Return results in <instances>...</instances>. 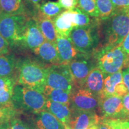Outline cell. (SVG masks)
Wrapping results in <instances>:
<instances>
[{"instance_id":"38","label":"cell","mask_w":129,"mask_h":129,"mask_svg":"<svg viewBox=\"0 0 129 129\" xmlns=\"http://www.w3.org/2000/svg\"><path fill=\"white\" fill-rule=\"evenodd\" d=\"M0 129H12L10 124V121L3 122L0 124Z\"/></svg>"},{"instance_id":"3","label":"cell","mask_w":129,"mask_h":129,"mask_svg":"<svg viewBox=\"0 0 129 129\" xmlns=\"http://www.w3.org/2000/svg\"><path fill=\"white\" fill-rule=\"evenodd\" d=\"M106 20L105 46H119L129 32V16L125 10H120Z\"/></svg>"},{"instance_id":"19","label":"cell","mask_w":129,"mask_h":129,"mask_svg":"<svg viewBox=\"0 0 129 129\" xmlns=\"http://www.w3.org/2000/svg\"><path fill=\"white\" fill-rule=\"evenodd\" d=\"M17 77L0 78V107L13 106L12 98Z\"/></svg>"},{"instance_id":"1","label":"cell","mask_w":129,"mask_h":129,"mask_svg":"<svg viewBox=\"0 0 129 129\" xmlns=\"http://www.w3.org/2000/svg\"><path fill=\"white\" fill-rule=\"evenodd\" d=\"M48 66L43 63L25 59L19 61L17 83L43 93L46 85Z\"/></svg>"},{"instance_id":"16","label":"cell","mask_w":129,"mask_h":129,"mask_svg":"<svg viewBox=\"0 0 129 129\" xmlns=\"http://www.w3.org/2000/svg\"><path fill=\"white\" fill-rule=\"evenodd\" d=\"M32 114L29 121L37 129H65L62 122L46 110Z\"/></svg>"},{"instance_id":"36","label":"cell","mask_w":129,"mask_h":129,"mask_svg":"<svg viewBox=\"0 0 129 129\" xmlns=\"http://www.w3.org/2000/svg\"><path fill=\"white\" fill-rule=\"evenodd\" d=\"M122 50L124 51V52L125 53L126 55L129 54V32L128 34L126 35V37L124 38L122 40V43L120 44Z\"/></svg>"},{"instance_id":"23","label":"cell","mask_w":129,"mask_h":129,"mask_svg":"<svg viewBox=\"0 0 129 129\" xmlns=\"http://www.w3.org/2000/svg\"><path fill=\"white\" fill-rule=\"evenodd\" d=\"M0 12L11 15L28 16V9L24 0H0Z\"/></svg>"},{"instance_id":"15","label":"cell","mask_w":129,"mask_h":129,"mask_svg":"<svg viewBox=\"0 0 129 129\" xmlns=\"http://www.w3.org/2000/svg\"><path fill=\"white\" fill-rule=\"evenodd\" d=\"M56 46L60 64H68L83 54L77 50L69 37L57 35Z\"/></svg>"},{"instance_id":"21","label":"cell","mask_w":129,"mask_h":129,"mask_svg":"<svg viewBox=\"0 0 129 129\" xmlns=\"http://www.w3.org/2000/svg\"><path fill=\"white\" fill-rule=\"evenodd\" d=\"M105 75L98 67L91 69L85 80L84 85L81 87L89 90L94 94L99 96L103 90Z\"/></svg>"},{"instance_id":"17","label":"cell","mask_w":129,"mask_h":129,"mask_svg":"<svg viewBox=\"0 0 129 129\" xmlns=\"http://www.w3.org/2000/svg\"><path fill=\"white\" fill-rule=\"evenodd\" d=\"M33 52L38 59L43 63L50 65L60 64L56 43L45 41Z\"/></svg>"},{"instance_id":"27","label":"cell","mask_w":129,"mask_h":129,"mask_svg":"<svg viewBox=\"0 0 129 129\" xmlns=\"http://www.w3.org/2000/svg\"><path fill=\"white\" fill-rule=\"evenodd\" d=\"M77 7L88 16L99 17V13L95 0H78Z\"/></svg>"},{"instance_id":"12","label":"cell","mask_w":129,"mask_h":129,"mask_svg":"<svg viewBox=\"0 0 129 129\" xmlns=\"http://www.w3.org/2000/svg\"><path fill=\"white\" fill-rule=\"evenodd\" d=\"M71 110V114L67 125L71 129H87L90 125L97 124L102 120V117L95 111Z\"/></svg>"},{"instance_id":"6","label":"cell","mask_w":129,"mask_h":129,"mask_svg":"<svg viewBox=\"0 0 129 129\" xmlns=\"http://www.w3.org/2000/svg\"><path fill=\"white\" fill-rule=\"evenodd\" d=\"M46 85L71 93L75 85L68 64L48 66Z\"/></svg>"},{"instance_id":"40","label":"cell","mask_w":129,"mask_h":129,"mask_svg":"<svg viewBox=\"0 0 129 129\" xmlns=\"http://www.w3.org/2000/svg\"><path fill=\"white\" fill-rule=\"evenodd\" d=\"M98 129H109L105 124H104L102 121L98 123Z\"/></svg>"},{"instance_id":"18","label":"cell","mask_w":129,"mask_h":129,"mask_svg":"<svg viewBox=\"0 0 129 129\" xmlns=\"http://www.w3.org/2000/svg\"><path fill=\"white\" fill-rule=\"evenodd\" d=\"M32 19L34 20L46 41L56 43L57 34L53 19L43 16L38 11L34 14Z\"/></svg>"},{"instance_id":"4","label":"cell","mask_w":129,"mask_h":129,"mask_svg":"<svg viewBox=\"0 0 129 129\" xmlns=\"http://www.w3.org/2000/svg\"><path fill=\"white\" fill-rule=\"evenodd\" d=\"M126 56L120 45L105 46L96 54L98 67L105 75L115 73L123 68Z\"/></svg>"},{"instance_id":"30","label":"cell","mask_w":129,"mask_h":129,"mask_svg":"<svg viewBox=\"0 0 129 129\" xmlns=\"http://www.w3.org/2000/svg\"><path fill=\"white\" fill-rule=\"evenodd\" d=\"M102 121L107 125L109 129H129L124 121L116 118H102Z\"/></svg>"},{"instance_id":"26","label":"cell","mask_w":129,"mask_h":129,"mask_svg":"<svg viewBox=\"0 0 129 129\" xmlns=\"http://www.w3.org/2000/svg\"><path fill=\"white\" fill-rule=\"evenodd\" d=\"M99 11V18L106 20L115 13L117 8L111 0H95Z\"/></svg>"},{"instance_id":"29","label":"cell","mask_w":129,"mask_h":129,"mask_svg":"<svg viewBox=\"0 0 129 129\" xmlns=\"http://www.w3.org/2000/svg\"><path fill=\"white\" fill-rule=\"evenodd\" d=\"M20 112L16 110L13 106L0 107V124L10 121L12 118L18 115Z\"/></svg>"},{"instance_id":"31","label":"cell","mask_w":129,"mask_h":129,"mask_svg":"<svg viewBox=\"0 0 129 129\" xmlns=\"http://www.w3.org/2000/svg\"><path fill=\"white\" fill-rule=\"evenodd\" d=\"M76 11L77 17V27H84L90 25V19L89 16L86 14L78 7L75 8Z\"/></svg>"},{"instance_id":"28","label":"cell","mask_w":129,"mask_h":129,"mask_svg":"<svg viewBox=\"0 0 129 129\" xmlns=\"http://www.w3.org/2000/svg\"><path fill=\"white\" fill-rule=\"evenodd\" d=\"M12 129H37L30 121L23 120L17 116L10 120Z\"/></svg>"},{"instance_id":"41","label":"cell","mask_w":129,"mask_h":129,"mask_svg":"<svg viewBox=\"0 0 129 129\" xmlns=\"http://www.w3.org/2000/svg\"><path fill=\"white\" fill-rule=\"evenodd\" d=\"M124 68H129V54L126 56V58L124 62Z\"/></svg>"},{"instance_id":"10","label":"cell","mask_w":129,"mask_h":129,"mask_svg":"<svg viewBox=\"0 0 129 129\" xmlns=\"http://www.w3.org/2000/svg\"><path fill=\"white\" fill-rule=\"evenodd\" d=\"M46 41L34 19L29 18L21 40L17 46L33 51Z\"/></svg>"},{"instance_id":"37","label":"cell","mask_w":129,"mask_h":129,"mask_svg":"<svg viewBox=\"0 0 129 129\" xmlns=\"http://www.w3.org/2000/svg\"><path fill=\"white\" fill-rule=\"evenodd\" d=\"M122 75L123 83L126 87L128 93H129V68L122 70Z\"/></svg>"},{"instance_id":"34","label":"cell","mask_w":129,"mask_h":129,"mask_svg":"<svg viewBox=\"0 0 129 129\" xmlns=\"http://www.w3.org/2000/svg\"><path fill=\"white\" fill-rule=\"evenodd\" d=\"M9 46L8 41L0 34V56L9 54Z\"/></svg>"},{"instance_id":"42","label":"cell","mask_w":129,"mask_h":129,"mask_svg":"<svg viewBox=\"0 0 129 129\" xmlns=\"http://www.w3.org/2000/svg\"><path fill=\"white\" fill-rule=\"evenodd\" d=\"M87 129H98V124L90 125V126L88 127Z\"/></svg>"},{"instance_id":"2","label":"cell","mask_w":129,"mask_h":129,"mask_svg":"<svg viewBox=\"0 0 129 129\" xmlns=\"http://www.w3.org/2000/svg\"><path fill=\"white\" fill-rule=\"evenodd\" d=\"M47 98L43 93L19 84L14 87L13 107L19 112L35 114L45 110Z\"/></svg>"},{"instance_id":"22","label":"cell","mask_w":129,"mask_h":129,"mask_svg":"<svg viewBox=\"0 0 129 129\" xmlns=\"http://www.w3.org/2000/svg\"><path fill=\"white\" fill-rule=\"evenodd\" d=\"M19 61L13 54L0 56V78L17 77Z\"/></svg>"},{"instance_id":"35","label":"cell","mask_w":129,"mask_h":129,"mask_svg":"<svg viewBox=\"0 0 129 129\" xmlns=\"http://www.w3.org/2000/svg\"><path fill=\"white\" fill-rule=\"evenodd\" d=\"M117 9L125 10L129 7V0H111Z\"/></svg>"},{"instance_id":"39","label":"cell","mask_w":129,"mask_h":129,"mask_svg":"<svg viewBox=\"0 0 129 129\" xmlns=\"http://www.w3.org/2000/svg\"><path fill=\"white\" fill-rule=\"evenodd\" d=\"M41 1V0H24L25 2L29 3H30V4L34 5V6H36V7H37V6L39 5V3Z\"/></svg>"},{"instance_id":"13","label":"cell","mask_w":129,"mask_h":129,"mask_svg":"<svg viewBox=\"0 0 129 129\" xmlns=\"http://www.w3.org/2000/svg\"><path fill=\"white\" fill-rule=\"evenodd\" d=\"M127 93L128 91L122 80V70L115 73L105 75L104 88L99 95H114L122 98Z\"/></svg>"},{"instance_id":"11","label":"cell","mask_w":129,"mask_h":129,"mask_svg":"<svg viewBox=\"0 0 129 129\" xmlns=\"http://www.w3.org/2000/svg\"><path fill=\"white\" fill-rule=\"evenodd\" d=\"M87 55L82 54L68 64L76 87H83L90 72L94 68Z\"/></svg>"},{"instance_id":"9","label":"cell","mask_w":129,"mask_h":129,"mask_svg":"<svg viewBox=\"0 0 129 129\" xmlns=\"http://www.w3.org/2000/svg\"><path fill=\"white\" fill-rule=\"evenodd\" d=\"M99 108L104 118H116L122 120L124 118V107L122 98L117 96H98Z\"/></svg>"},{"instance_id":"7","label":"cell","mask_w":129,"mask_h":129,"mask_svg":"<svg viewBox=\"0 0 129 129\" xmlns=\"http://www.w3.org/2000/svg\"><path fill=\"white\" fill-rule=\"evenodd\" d=\"M69 107L71 109L95 111L99 108V98L87 88L75 86L71 93Z\"/></svg>"},{"instance_id":"45","label":"cell","mask_w":129,"mask_h":129,"mask_svg":"<svg viewBox=\"0 0 129 129\" xmlns=\"http://www.w3.org/2000/svg\"><path fill=\"white\" fill-rule=\"evenodd\" d=\"M65 129H71L69 127H68L67 126V125H65Z\"/></svg>"},{"instance_id":"8","label":"cell","mask_w":129,"mask_h":129,"mask_svg":"<svg viewBox=\"0 0 129 129\" xmlns=\"http://www.w3.org/2000/svg\"><path fill=\"white\" fill-rule=\"evenodd\" d=\"M69 37L77 50L86 54L94 47L98 40L94 28L90 25L87 26L75 27Z\"/></svg>"},{"instance_id":"33","label":"cell","mask_w":129,"mask_h":129,"mask_svg":"<svg viewBox=\"0 0 129 129\" xmlns=\"http://www.w3.org/2000/svg\"><path fill=\"white\" fill-rule=\"evenodd\" d=\"M124 107V118L122 121H129V93L122 98Z\"/></svg>"},{"instance_id":"43","label":"cell","mask_w":129,"mask_h":129,"mask_svg":"<svg viewBox=\"0 0 129 129\" xmlns=\"http://www.w3.org/2000/svg\"><path fill=\"white\" fill-rule=\"evenodd\" d=\"M125 124L126 125V126L129 128V121H124Z\"/></svg>"},{"instance_id":"25","label":"cell","mask_w":129,"mask_h":129,"mask_svg":"<svg viewBox=\"0 0 129 129\" xmlns=\"http://www.w3.org/2000/svg\"><path fill=\"white\" fill-rule=\"evenodd\" d=\"M37 10L41 14L46 17L53 19L63 12V8L59 3L54 1H47L37 7Z\"/></svg>"},{"instance_id":"14","label":"cell","mask_w":129,"mask_h":129,"mask_svg":"<svg viewBox=\"0 0 129 129\" xmlns=\"http://www.w3.org/2000/svg\"><path fill=\"white\" fill-rule=\"evenodd\" d=\"M53 22L58 35L69 37L72 30L75 27H77L75 8L62 12L53 19Z\"/></svg>"},{"instance_id":"24","label":"cell","mask_w":129,"mask_h":129,"mask_svg":"<svg viewBox=\"0 0 129 129\" xmlns=\"http://www.w3.org/2000/svg\"><path fill=\"white\" fill-rule=\"evenodd\" d=\"M43 94L47 99L69 105L71 93L68 92L65 90L53 88L46 85L43 91Z\"/></svg>"},{"instance_id":"32","label":"cell","mask_w":129,"mask_h":129,"mask_svg":"<svg viewBox=\"0 0 129 129\" xmlns=\"http://www.w3.org/2000/svg\"><path fill=\"white\" fill-rule=\"evenodd\" d=\"M58 3L63 9L69 10L76 7L78 4V0H59Z\"/></svg>"},{"instance_id":"20","label":"cell","mask_w":129,"mask_h":129,"mask_svg":"<svg viewBox=\"0 0 129 129\" xmlns=\"http://www.w3.org/2000/svg\"><path fill=\"white\" fill-rule=\"evenodd\" d=\"M45 110L54 115L64 125H68L71 114L69 105L47 99Z\"/></svg>"},{"instance_id":"5","label":"cell","mask_w":129,"mask_h":129,"mask_svg":"<svg viewBox=\"0 0 129 129\" xmlns=\"http://www.w3.org/2000/svg\"><path fill=\"white\" fill-rule=\"evenodd\" d=\"M28 19L26 16L11 15L0 12V34L11 47L17 46L22 40Z\"/></svg>"},{"instance_id":"44","label":"cell","mask_w":129,"mask_h":129,"mask_svg":"<svg viewBox=\"0 0 129 129\" xmlns=\"http://www.w3.org/2000/svg\"><path fill=\"white\" fill-rule=\"evenodd\" d=\"M125 10L127 13V14H128V15L129 16V7L127 8V9H125Z\"/></svg>"}]
</instances>
